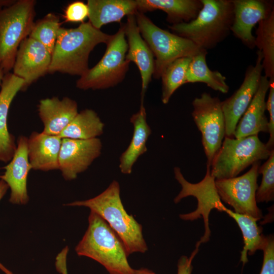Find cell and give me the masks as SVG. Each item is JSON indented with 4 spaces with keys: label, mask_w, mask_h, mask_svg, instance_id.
Returning <instances> with one entry per match:
<instances>
[{
    "label": "cell",
    "mask_w": 274,
    "mask_h": 274,
    "mask_svg": "<svg viewBox=\"0 0 274 274\" xmlns=\"http://www.w3.org/2000/svg\"><path fill=\"white\" fill-rule=\"evenodd\" d=\"M9 189V186L4 181L0 180V201L6 194Z\"/></svg>",
    "instance_id": "8d00e7d4"
},
{
    "label": "cell",
    "mask_w": 274,
    "mask_h": 274,
    "mask_svg": "<svg viewBox=\"0 0 274 274\" xmlns=\"http://www.w3.org/2000/svg\"><path fill=\"white\" fill-rule=\"evenodd\" d=\"M262 250L263 259L260 274H274V237L273 234L267 235Z\"/></svg>",
    "instance_id": "d6a6232c"
},
{
    "label": "cell",
    "mask_w": 274,
    "mask_h": 274,
    "mask_svg": "<svg viewBox=\"0 0 274 274\" xmlns=\"http://www.w3.org/2000/svg\"><path fill=\"white\" fill-rule=\"evenodd\" d=\"M192 116L201 134V142L207 157V166L220 148L225 136V122L221 101L204 92L192 102Z\"/></svg>",
    "instance_id": "30bf717a"
},
{
    "label": "cell",
    "mask_w": 274,
    "mask_h": 274,
    "mask_svg": "<svg viewBox=\"0 0 274 274\" xmlns=\"http://www.w3.org/2000/svg\"><path fill=\"white\" fill-rule=\"evenodd\" d=\"M255 46L261 52L264 76L274 79V9L258 23Z\"/></svg>",
    "instance_id": "83f0119b"
},
{
    "label": "cell",
    "mask_w": 274,
    "mask_h": 274,
    "mask_svg": "<svg viewBox=\"0 0 274 274\" xmlns=\"http://www.w3.org/2000/svg\"><path fill=\"white\" fill-rule=\"evenodd\" d=\"M89 22L100 29L104 25L112 22L121 23L125 16L137 12L134 0H88Z\"/></svg>",
    "instance_id": "cb8c5ba5"
},
{
    "label": "cell",
    "mask_w": 274,
    "mask_h": 274,
    "mask_svg": "<svg viewBox=\"0 0 274 274\" xmlns=\"http://www.w3.org/2000/svg\"><path fill=\"white\" fill-rule=\"evenodd\" d=\"M104 127L105 124L96 112L85 109L78 113L59 136L62 139L90 140L101 135Z\"/></svg>",
    "instance_id": "484cf974"
},
{
    "label": "cell",
    "mask_w": 274,
    "mask_h": 274,
    "mask_svg": "<svg viewBox=\"0 0 274 274\" xmlns=\"http://www.w3.org/2000/svg\"><path fill=\"white\" fill-rule=\"evenodd\" d=\"M257 55L255 64L248 66L240 87L231 96L221 101L225 136L234 138L236 126L258 88L263 71L262 55L259 50Z\"/></svg>",
    "instance_id": "7c38bea8"
},
{
    "label": "cell",
    "mask_w": 274,
    "mask_h": 274,
    "mask_svg": "<svg viewBox=\"0 0 274 274\" xmlns=\"http://www.w3.org/2000/svg\"><path fill=\"white\" fill-rule=\"evenodd\" d=\"M68 248L65 247L57 256L55 266L58 272L61 274H68L66 266V256Z\"/></svg>",
    "instance_id": "d590c367"
},
{
    "label": "cell",
    "mask_w": 274,
    "mask_h": 274,
    "mask_svg": "<svg viewBox=\"0 0 274 274\" xmlns=\"http://www.w3.org/2000/svg\"><path fill=\"white\" fill-rule=\"evenodd\" d=\"M4 75L5 74L4 73V72L1 70H0V86L1 85Z\"/></svg>",
    "instance_id": "ab89813d"
},
{
    "label": "cell",
    "mask_w": 274,
    "mask_h": 274,
    "mask_svg": "<svg viewBox=\"0 0 274 274\" xmlns=\"http://www.w3.org/2000/svg\"><path fill=\"white\" fill-rule=\"evenodd\" d=\"M89 9L82 1H75L65 8L62 16L65 22H84L88 17Z\"/></svg>",
    "instance_id": "1f68e13d"
},
{
    "label": "cell",
    "mask_w": 274,
    "mask_h": 274,
    "mask_svg": "<svg viewBox=\"0 0 274 274\" xmlns=\"http://www.w3.org/2000/svg\"><path fill=\"white\" fill-rule=\"evenodd\" d=\"M38 112L44 126L42 132L59 136L78 114V104L67 97L46 98L40 101Z\"/></svg>",
    "instance_id": "d6986e66"
},
{
    "label": "cell",
    "mask_w": 274,
    "mask_h": 274,
    "mask_svg": "<svg viewBox=\"0 0 274 274\" xmlns=\"http://www.w3.org/2000/svg\"><path fill=\"white\" fill-rule=\"evenodd\" d=\"M226 213L235 220L242 233L244 245L241 252L240 261L244 265L248 262V255L251 256L257 250H262L266 235L262 233V228L257 225V219L235 213L228 209Z\"/></svg>",
    "instance_id": "d4e9b609"
},
{
    "label": "cell",
    "mask_w": 274,
    "mask_h": 274,
    "mask_svg": "<svg viewBox=\"0 0 274 274\" xmlns=\"http://www.w3.org/2000/svg\"><path fill=\"white\" fill-rule=\"evenodd\" d=\"M272 151L258 135L239 138L225 136L212 160L211 174L215 180L236 177L254 163L267 159Z\"/></svg>",
    "instance_id": "8992f818"
},
{
    "label": "cell",
    "mask_w": 274,
    "mask_h": 274,
    "mask_svg": "<svg viewBox=\"0 0 274 274\" xmlns=\"http://www.w3.org/2000/svg\"><path fill=\"white\" fill-rule=\"evenodd\" d=\"M207 51H203L192 57L186 73V83L201 82L211 89L227 93L229 86L226 78L217 71H212L206 62Z\"/></svg>",
    "instance_id": "4316f807"
},
{
    "label": "cell",
    "mask_w": 274,
    "mask_h": 274,
    "mask_svg": "<svg viewBox=\"0 0 274 274\" xmlns=\"http://www.w3.org/2000/svg\"><path fill=\"white\" fill-rule=\"evenodd\" d=\"M124 24L128 46L126 59L130 62H133L140 71L142 80L141 101H144L154 71V57L141 35L135 14L127 16V21Z\"/></svg>",
    "instance_id": "2e32d148"
},
{
    "label": "cell",
    "mask_w": 274,
    "mask_h": 274,
    "mask_svg": "<svg viewBox=\"0 0 274 274\" xmlns=\"http://www.w3.org/2000/svg\"><path fill=\"white\" fill-rule=\"evenodd\" d=\"M269 80L270 85L268 98L266 101V110L268 111L269 115L268 124V133L269 134V138L266 145L270 150H274V79Z\"/></svg>",
    "instance_id": "836d02e7"
},
{
    "label": "cell",
    "mask_w": 274,
    "mask_h": 274,
    "mask_svg": "<svg viewBox=\"0 0 274 274\" xmlns=\"http://www.w3.org/2000/svg\"><path fill=\"white\" fill-rule=\"evenodd\" d=\"M75 251L80 256L93 259L109 274H135L138 269L129 264L123 243L109 224L91 211L88 226Z\"/></svg>",
    "instance_id": "3957f363"
},
{
    "label": "cell",
    "mask_w": 274,
    "mask_h": 274,
    "mask_svg": "<svg viewBox=\"0 0 274 274\" xmlns=\"http://www.w3.org/2000/svg\"><path fill=\"white\" fill-rule=\"evenodd\" d=\"M175 178L181 186V190L174 199L175 203L182 199L192 196L196 198L197 208L187 214H180V218L186 221H194L202 217L204 221V232L195 246L208 242L211 234L209 227V215L213 209L226 213L227 208L222 203L215 186V179L210 173V167L207 166L205 176L197 183L188 181L179 167L174 168Z\"/></svg>",
    "instance_id": "9c48e42d"
},
{
    "label": "cell",
    "mask_w": 274,
    "mask_h": 274,
    "mask_svg": "<svg viewBox=\"0 0 274 274\" xmlns=\"http://www.w3.org/2000/svg\"><path fill=\"white\" fill-rule=\"evenodd\" d=\"M102 143L98 138L75 140L63 138L59 154V169L66 180L77 178L101 154Z\"/></svg>",
    "instance_id": "4fadbf2b"
},
{
    "label": "cell",
    "mask_w": 274,
    "mask_h": 274,
    "mask_svg": "<svg viewBox=\"0 0 274 274\" xmlns=\"http://www.w3.org/2000/svg\"><path fill=\"white\" fill-rule=\"evenodd\" d=\"M233 19L231 31L247 47L254 48L255 37L252 30L273 10V3L262 0H231Z\"/></svg>",
    "instance_id": "9a60e30c"
},
{
    "label": "cell",
    "mask_w": 274,
    "mask_h": 274,
    "mask_svg": "<svg viewBox=\"0 0 274 274\" xmlns=\"http://www.w3.org/2000/svg\"><path fill=\"white\" fill-rule=\"evenodd\" d=\"M135 16L141 35L155 58V79H160L164 70L175 60L192 57L204 51L191 41L159 27L145 13L137 11Z\"/></svg>",
    "instance_id": "52a82bcc"
},
{
    "label": "cell",
    "mask_w": 274,
    "mask_h": 274,
    "mask_svg": "<svg viewBox=\"0 0 274 274\" xmlns=\"http://www.w3.org/2000/svg\"><path fill=\"white\" fill-rule=\"evenodd\" d=\"M24 81L13 73L5 74L0 90V161L5 163L12 158L16 145L8 129V116L10 105L17 93L22 90Z\"/></svg>",
    "instance_id": "ac0fdd59"
},
{
    "label": "cell",
    "mask_w": 274,
    "mask_h": 274,
    "mask_svg": "<svg viewBox=\"0 0 274 274\" xmlns=\"http://www.w3.org/2000/svg\"><path fill=\"white\" fill-rule=\"evenodd\" d=\"M192 57H182L171 63L163 71L161 101L167 104L171 96L180 86L186 83V73Z\"/></svg>",
    "instance_id": "f1b7e54d"
},
{
    "label": "cell",
    "mask_w": 274,
    "mask_h": 274,
    "mask_svg": "<svg viewBox=\"0 0 274 274\" xmlns=\"http://www.w3.org/2000/svg\"><path fill=\"white\" fill-rule=\"evenodd\" d=\"M61 25L59 16L49 13L35 22L28 37L43 44L51 55Z\"/></svg>",
    "instance_id": "f546056e"
},
{
    "label": "cell",
    "mask_w": 274,
    "mask_h": 274,
    "mask_svg": "<svg viewBox=\"0 0 274 274\" xmlns=\"http://www.w3.org/2000/svg\"><path fill=\"white\" fill-rule=\"evenodd\" d=\"M199 251V247L192 252L189 257L183 255L178 260L177 264V274H191L193 269L192 261Z\"/></svg>",
    "instance_id": "e575fe53"
},
{
    "label": "cell",
    "mask_w": 274,
    "mask_h": 274,
    "mask_svg": "<svg viewBox=\"0 0 274 274\" xmlns=\"http://www.w3.org/2000/svg\"><path fill=\"white\" fill-rule=\"evenodd\" d=\"M51 54L39 42L29 37L21 43L13 67V74L24 81L22 90L48 73Z\"/></svg>",
    "instance_id": "5bb4252c"
},
{
    "label": "cell",
    "mask_w": 274,
    "mask_h": 274,
    "mask_svg": "<svg viewBox=\"0 0 274 274\" xmlns=\"http://www.w3.org/2000/svg\"><path fill=\"white\" fill-rule=\"evenodd\" d=\"M135 274H156V273L148 268H142L139 269H138L136 272Z\"/></svg>",
    "instance_id": "74e56055"
},
{
    "label": "cell",
    "mask_w": 274,
    "mask_h": 274,
    "mask_svg": "<svg viewBox=\"0 0 274 274\" xmlns=\"http://www.w3.org/2000/svg\"><path fill=\"white\" fill-rule=\"evenodd\" d=\"M62 138L33 132L28 138V155L32 169L43 171L59 169V154Z\"/></svg>",
    "instance_id": "44dd1931"
},
{
    "label": "cell",
    "mask_w": 274,
    "mask_h": 274,
    "mask_svg": "<svg viewBox=\"0 0 274 274\" xmlns=\"http://www.w3.org/2000/svg\"><path fill=\"white\" fill-rule=\"evenodd\" d=\"M130 122L133 127L132 139L119 158V169L125 175L131 173L133 166L139 157L147 151V142L152 130L147 122L144 101H141L139 111L131 116Z\"/></svg>",
    "instance_id": "7402d4cb"
},
{
    "label": "cell",
    "mask_w": 274,
    "mask_h": 274,
    "mask_svg": "<svg viewBox=\"0 0 274 274\" xmlns=\"http://www.w3.org/2000/svg\"><path fill=\"white\" fill-rule=\"evenodd\" d=\"M35 0H17L0 9V70L5 74L12 70L18 48L33 27Z\"/></svg>",
    "instance_id": "5b68a950"
},
{
    "label": "cell",
    "mask_w": 274,
    "mask_h": 274,
    "mask_svg": "<svg viewBox=\"0 0 274 274\" xmlns=\"http://www.w3.org/2000/svg\"><path fill=\"white\" fill-rule=\"evenodd\" d=\"M137 10L145 13L161 10L167 14L172 24L189 22L194 19L202 8L200 0H135Z\"/></svg>",
    "instance_id": "603a6c76"
},
{
    "label": "cell",
    "mask_w": 274,
    "mask_h": 274,
    "mask_svg": "<svg viewBox=\"0 0 274 274\" xmlns=\"http://www.w3.org/2000/svg\"><path fill=\"white\" fill-rule=\"evenodd\" d=\"M269 85V79L262 75L256 93L236 126L234 138L256 135L261 132H268V121L265 112V97Z\"/></svg>",
    "instance_id": "ffe728a7"
},
{
    "label": "cell",
    "mask_w": 274,
    "mask_h": 274,
    "mask_svg": "<svg viewBox=\"0 0 274 274\" xmlns=\"http://www.w3.org/2000/svg\"><path fill=\"white\" fill-rule=\"evenodd\" d=\"M1 180L7 183L11 190L9 201L13 204H24L28 201L27 179L32 169L28 155V138L21 136L17 142L16 149L10 162L3 167Z\"/></svg>",
    "instance_id": "e0dca14e"
},
{
    "label": "cell",
    "mask_w": 274,
    "mask_h": 274,
    "mask_svg": "<svg viewBox=\"0 0 274 274\" xmlns=\"http://www.w3.org/2000/svg\"><path fill=\"white\" fill-rule=\"evenodd\" d=\"M259 174L262 175L261 184L256 193L257 203L268 202L274 200V150L267 161L260 165Z\"/></svg>",
    "instance_id": "4dcf8cb0"
},
{
    "label": "cell",
    "mask_w": 274,
    "mask_h": 274,
    "mask_svg": "<svg viewBox=\"0 0 274 274\" xmlns=\"http://www.w3.org/2000/svg\"><path fill=\"white\" fill-rule=\"evenodd\" d=\"M0 269L3 271L5 274H15L4 266L1 262H0Z\"/></svg>",
    "instance_id": "f35d334b"
},
{
    "label": "cell",
    "mask_w": 274,
    "mask_h": 274,
    "mask_svg": "<svg viewBox=\"0 0 274 274\" xmlns=\"http://www.w3.org/2000/svg\"><path fill=\"white\" fill-rule=\"evenodd\" d=\"M65 205L87 207L100 216L120 238L128 256L134 253H144L148 250L142 226L124 209L118 181L113 180L105 190L93 198Z\"/></svg>",
    "instance_id": "7a4b0ae2"
},
{
    "label": "cell",
    "mask_w": 274,
    "mask_h": 274,
    "mask_svg": "<svg viewBox=\"0 0 274 274\" xmlns=\"http://www.w3.org/2000/svg\"><path fill=\"white\" fill-rule=\"evenodd\" d=\"M260 161L252 165L244 175L229 179L215 180V186L222 201L232 207L234 212L252 216L258 220L262 218L257 206L256 193Z\"/></svg>",
    "instance_id": "8fae6325"
},
{
    "label": "cell",
    "mask_w": 274,
    "mask_h": 274,
    "mask_svg": "<svg viewBox=\"0 0 274 274\" xmlns=\"http://www.w3.org/2000/svg\"><path fill=\"white\" fill-rule=\"evenodd\" d=\"M106 45L105 53L99 62L77 81L78 88L105 89L115 86L124 79L130 62L126 59L128 46L124 24H121Z\"/></svg>",
    "instance_id": "ba28073f"
},
{
    "label": "cell",
    "mask_w": 274,
    "mask_h": 274,
    "mask_svg": "<svg viewBox=\"0 0 274 274\" xmlns=\"http://www.w3.org/2000/svg\"><path fill=\"white\" fill-rule=\"evenodd\" d=\"M200 1L202 8L194 19L172 24L168 28L207 51L223 41L231 31L233 6L231 0Z\"/></svg>",
    "instance_id": "277c9868"
},
{
    "label": "cell",
    "mask_w": 274,
    "mask_h": 274,
    "mask_svg": "<svg viewBox=\"0 0 274 274\" xmlns=\"http://www.w3.org/2000/svg\"><path fill=\"white\" fill-rule=\"evenodd\" d=\"M113 35L94 28L88 21L75 28L60 27L51 56L48 73L81 76L88 69L89 56L94 47L107 44Z\"/></svg>",
    "instance_id": "6da1fadb"
}]
</instances>
